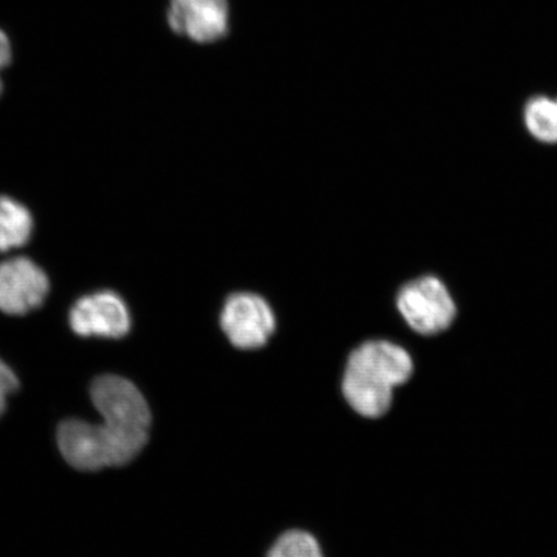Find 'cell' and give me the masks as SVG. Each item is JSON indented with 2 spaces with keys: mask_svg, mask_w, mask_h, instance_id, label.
Wrapping results in <instances>:
<instances>
[{
  "mask_svg": "<svg viewBox=\"0 0 557 557\" xmlns=\"http://www.w3.org/2000/svg\"><path fill=\"white\" fill-rule=\"evenodd\" d=\"M396 305L410 329L433 336L449 329L456 318V304L445 284L436 276H421L404 285Z\"/></svg>",
  "mask_w": 557,
  "mask_h": 557,
  "instance_id": "3957f363",
  "label": "cell"
},
{
  "mask_svg": "<svg viewBox=\"0 0 557 557\" xmlns=\"http://www.w3.org/2000/svg\"><path fill=\"white\" fill-rule=\"evenodd\" d=\"M529 134L546 144H557V97L537 96L525 104Z\"/></svg>",
  "mask_w": 557,
  "mask_h": 557,
  "instance_id": "9c48e42d",
  "label": "cell"
},
{
  "mask_svg": "<svg viewBox=\"0 0 557 557\" xmlns=\"http://www.w3.org/2000/svg\"><path fill=\"white\" fill-rule=\"evenodd\" d=\"M69 323L81 337L122 338L131 330V315L120 296L104 290L81 298L70 310Z\"/></svg>",
  "mask_w": 557,
  "mask_h": 557,
  "instance_id": "5b68a950",
  "label": "cell"
},
{
  "mask_svg": "<svg viewBox=\"0 0 557 557\" xmlns=\"http://www.w3.org/2000/svg\"><path fill=\"white\" fill-rule=\"evenodd\" d=\"M171 29L197 44H212L228 32L227 0H170Z\"/></svg>",
  "mask_w": 557,
  "mask_h": 557,
  "instance_id": "52a82bcc",
  "label": "cell"
},
{
  "mask_svg": "<svg viewBox=\"0 0 557 557\" xmlns=\"http://www.w3.org/2000/svg\"><path fill=\"white\" fill-rule=\"evenodd\" d=\"M221 329L235 347L255 350L268 344L275 332L276 319L267 299L243 292L226 299Z\"/></svg>",
  "mask_w": 557,
  "mask_h": 557,
  "instance_id": "277c9868",
  "label": "cell"
},
{
  "mask_svg": "<svg viewBox=\"0 0 557 557\" xmlns=\"http://www.w3.org/2000/svg\"><path fill=\"white\" fill-rule=\"evenodd\" d=\"M413 373V360L399 345L368 341L351 352L345 369L343 392L355 412L379 418L388 412L394 389Z\"/></svg>",
  "mask_w": 557,
  "mask_h": 557,
  "instance_id": "7a4b0ae2",
  "label": "cell"
},
{
  "mask_svg": "<svg viewBox=\"0 0 557 557\" xmlns=\"http://www.w3.org/2000/svg\"><path fill=\"white\" fill-rule=\"evenodd\" d=\"M12 58L11 44L9 37L0 30V72L7 66L10 65ZM3 90V83L0 79V94Z\"/></svg>",
  "mask_w": 557,
  "mask_h": 557,
  "instance_id": "7c38bea8",
  "label": "cell"
},
{
  "mask_svg": "<svg viewBox=\"0 0 557 557\" xmlns=\"http://www.w3.org/2000/svg\"><path fill=\"white\" fill-rule=\"evenodd\" d=\"M269 557H324L319 543L310 533H284L270 549Z\"/></svg>",
  "mask_w": 557,
  "mask_h": 557,
  "instance_id": "30bf717a",
  "label": "cell"
},
{
  "mask_svg": "<svg viewBox=\"0 0 557 557\" xmlns=\"http://www.w3.org/2000/svg\"><path fill=\"white\" fill-rule=\"evenodd\" d=\"M48 290L45 271L26 257L0 263V311L24 315L44 304Z\"/></svg>",
  "mask_w": 557,
  "mask_h": 557,
  "instance_id": "8992f818",
  "label": "cell"
},
{
  "mask_svg": "<svg viewBox=\"0 0 557 557\" xmlns=\"http://www.w3.org/2000/svg\"><path fill=\"white\" fill-rule=\"evenodd\" d=\"M18 388V380L12 369L0 359V417L4 413L9 396Z\"/></svg>",
  "mask_w": 557,
  "mask_h": 557,
  "instance_id": "8fae6325",
  "label": "cell"
},
{
  "mask_svg": "<svg viewBox=\"0 0 557 557\" xmlns=\"http://www.w3.org/2000/svg\"><path fill=\"white\" fill-rule=\"evenodd\" d=\"M90 398L103 421L62 422L58 430L62 457L81 471L129 463L148 443L151 412L144 395L131 381L108 374L94 381Z\"/></svg>",
  "mask_w": 557,
  "mask_h": 557,
  "instance_id": "6da1fadb",
  "label": "cell"
},
{
  "mask_svg": "<svg viewBox=\"0 0 557 557\" xmlns=\"http://www.w3.org/2000/svg\"><path fill=\"white\" fill-rule=\"evenodd\" d=\"M32 233L29 209L9 197H0V253L25 246Z\"/></svg>",
  "mask_w": 557,
  "mask_h": 557,
  "instance_id": "ba28073f",
  "label": "cell"
}]
</instances>
